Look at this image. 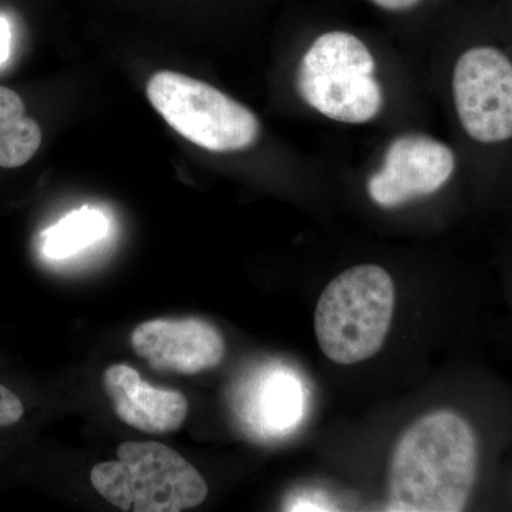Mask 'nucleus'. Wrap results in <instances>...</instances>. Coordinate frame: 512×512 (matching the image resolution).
Returning a JSON list of instances; mask_svg holds the SVG:
<instances>
[{
	"instance_id": "obj_5",
	"label": "nucleus",
	"mask_w": 512,
	"mask_h": 512,
	"mask_svg": "<svg viewBox=\"0 0 512 512\" xmlns=\"http://www.w3.org/2000/svg\"><path fill=\"white\" fill-rule=\"evenodd\" d=\"M147 97L178 134L214 153L245 150L261 133L251 110L184 74L167 70L154 74L148 80Z\"/></svg>"
},
{
	"instance_id": "obj_2",
	"label": "nucleus",
	"mask_w": 512,
	"mask_h": 512,
	"mask_svg": "<svg viewBox=\"0 0 512 512\" xmlns=\"http://www.w3.org/2000/svg\"><path fill=\"white\" fill-rule=\"evenodd\" d=\"M394 303L393 279L382 266H353L336 276L316 305L320 349L338 365H356L375 356L392 325Z\"/></svg>"
},
{
	"instance_id": "obj_14",
	"label": "nucleus",
	"mask_w": 512,
	"mask_h": 512,
	"mask_svg": "<svg viewBox=\"0 0 512 512\" xmlns=\"http://www.w3.org/2000/svg\"><path fill=\"white\" fill-rule=\"evenodd\" d=\"M379 8L399 12V10H407L416 6L421 0H370Z\"/></svg>"
},
{
	"instance_id": "obj_13",
	"label": "nucleus",
	"mask_w": 512,
	"mask_h": 512,
	"mask_svg": "<svg viewBox=\"0 0 512 512\" xmlns=\"http://www.w3.org/2000/svg\"><path fill=\"white\" fill-rule=\"evenodd\" d=\"M10 43H12V30H10L9 20L5 16H0V66L8 62Z\"/></svg>"
},
{
	"instance_id": "obj_3",
	"label": "nucleus",
	"mask_w": 512,
	"mask_h": 512,
	"mask_svg": "<svg viewBox=\"0 0 512 512\" xmlns=\"http://www.w3.org/2000/svg\"><path fill=\"white\" fill-rule=\"evenodd\" d=\"M117 460L90 473L97 493L121 511L180 512L204 503L207 483L173 448L154 441H127Z\"/></svg>"
},
{
	"instance_id": "obj_11",
	"label": "nucleus",
	"mask_w": 512,
	"mask_h": 512,
	"mask_svg": "<svg viewBox=\"0 0 512 512\" xmlns=\"http://www.w3.org/2000/svg\"><path fill=\"white\" fill-rule=\"evenodd\" d=\"M109 221L94 208L70 212L42 235L43 254L50 259H66L106 237Z\"/></svg>"
},
{
	"instance_id": "obj_4",
	"label": "nucleus",
	"mask_w": 512,
	"mask_h": 512,
	"mask_svg": "<svg viewBox=\"0 0 512 512\" xmlns=\"http://www.w3.org/2000/svg\"><path fill=\"white\" fill-rule=\"evenodd\" d=\"M375 73V59L359 37L329 32L303 56L296 87L305 103L328 119L363 124L383 106Z\"/></svg>"
},
{
	"instance_id": "obj_6",
	"label": "nucleus",
	"mask_w": 512,
	"mask_h": 512,
	"mask_svg": "<svg viewBox=\"0 0 512 512\" xmlns=\"http://www.w3.org/2000/svg\"><path fill=\"white\" fill-rule=\"evenodd\" d=\"M453 96L458 120L481 144L512 138V63L500 50L478 46L457 60Z\"/></svg>"
},
{
	"instance_id": "obj_12",
	"label": "nucleus",
	"mask_w": 512,
	"mask_h": 512,
	"mask_svg": "<svg viewBox=\"0 0 512 512\" xmlns=\"http://www.w3.org/2000/svg\"><path fill=\"white\" fill-rule=\"evenodd\" d=\"M25 407L12 390L0 384V427L12 426L22 419Z\"/></svg>"
},
{
	"instance_id": "obj_1",
	"label": "nucleus",
	"mask_w": 512,
	"mask_h": 512,
	"mask_svg": "<svg viewBox=\"0 0 512 512\" xmlns=\"http://www.w3.org/2000/svg\"><path fill=\"white\" fill-rule=\"evenodd\" d=\"M483 466L480 431L454 410L417 420L394 448L387 511L458 512L473 501Z\"/></svg>"
},
{
	"instance_id": "obj_7",
	"label": "nucleus",
	"mask_w": 512,
	"mask_h": 512,
	"mask_svg": "<svg viewBox=\"0 0 512 512\" xmlns=\"http://www.w3.org/2000/svg\"><path fill=\"white\" fill-rule=\"evenodd\" d=\"M454 170L456 157L446 144L423 134H404L387 148L383 167L370 177L367 191L380 207H397L439 191Z\"/></svg>"
},
{
	"instance_id": "obj_9",
	"label": "nucleus",
	"mask_w": 512,
	"mask_h": 512,
	"mask_svg": "<svg viewBox=\"0 0 512 512\" xmlns=\"http://www.w3.org/2000/svg\"><path fill=\"white\" fill-rule=\"evenodd\" d=\"M103 386L117 417L143 433H173L187 417L188 400L183 393L151 386L133 367L110 366Z\"/></svg>"
},
{
	"instance_id": "obj_8",
	"label": "nucleus",
	"mask_w": 512,
	"mask_h": 512,
	"mask_svg": "<svg viewBox=\"0 0 512 512\" xmlns=\"http://www.w3.org/2000/svg\"><path fill=\"white\" fill-rule=\"evenodd\" d=\"M131 346L153 369L180 375L212 369L225 356L221 333L197 318L148 320L131 333Z\"/></svg>"
},
{
	"instance_id": "obj_10",
	"label": "nucleus",
	"mask_w": 512,
	"mask_h": 512,
	"mask_svg": "<svg viewBox=\"0 0 512 512\" xmlns=\"http://www.w3.org/2000/svg\"><path fill=\"white\" fill-rule=\"evenodd\" d=\"M42 144V130L26 116L18 93L0 86V167L18 168L29 163Z\"/></svg>"
}]
</instances>
